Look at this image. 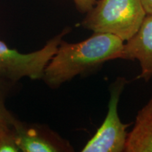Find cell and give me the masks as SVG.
<instances>
[{
    "mask_svg": "<svg viewBox=\"0 0 152 152\" xmlns=\"http://www.w3.org/2000/svg\"><path fill=\"white\" fill-rule=\"evenodd\" d=\"M124 42L109 33H94L77 43L62 39L45 68L43 81L50 88H58L77 75L96 69L110 60L118 59Z\"/></svg>",
    "mask_w": 152,
    "mask_h": 152,
    "instance_id": "cell-1",
    "label": "cell"
},
{
    "mask_svg": "<svg viewBox=\"0 0 152 152\" xmlns=\"http://www.w3.org/2000/svg\"><path fill=\"white\" fill-rule=\"evenodd\" d=\"M82 25L94 33H109L127 41L141 26L145 10L141 0H99Z\"/></svg>",
    "mask_w": 152,
    "mask_h": 152,
    "instance_id": "cell-2",
    "label": "cell"
},
{
    "mask_svg": "<svg viewBox=\"0 0 152 152\" xmlns=\"http://www.w3.org/2000/svg\"><path fill=\"white\" fill-rule=\"evenodd\" d=\"M69 31L68 28L64 29L47 41L42 48L28 54L10 48L0 40V78L14 84L24 77L42 78L47 65L56 53L63 37Z\"/></svg>",
    "mask_w": 152,
    "mask_h": 152,
    "instance_id": "cell-3",
    "label": "cell"
},
{
    "mask_svg": "<svg viewBox=\"0 0 152 152\" xmlns=\"http://www.w3.org/2000/svg\"><path fill=\"white\" fill-rule=\"evenodd\" d=\"M125 83V78L118 77L112 85L106 118L96 134L82 150L83 152L125 151L128 125L121 122L118 113V105Z\"/></svg>",
    "mask_w": 152,
    "mask_h": 152,
    "instance_id": "cell-4",
    "label": "cell"
},
{
    "mask_svg": "<svg viewBox=\"0 0 152 152\" xmlns=\"http://www.w3.org/2000/svg\"><path fill=\"white\" fill-rule=\"evenodd\" d=\"M17 146L23 152H60L72 151L70 144L48 127L28 123L17 117L13 121Z\"/></svg>",
    "mask_w": 152,
    "mask_h": 152,
    "instance_id": "cell-5",
    "label": "cell"
},
{
    "mask_svg": "<svg viewBox=\"0 0 152 152\" xmlns=\"http://www.w3.org/2000/svg\"><path fill=\"white\" fill-rule=\"evenodd\" d=\"M118 59L137 60L141 67L139 78L152 77V14H147L137 33L123 45Z\"/></svg>",
    "mask_w": 152,
    "mask_h": 152,
    "instance_id": "cell-6",
    "label": "cell"
},
{
    "mask_svg": "<svg viewBox=\"0 0 152 152\" xmlns=\"http://www.w3.org/2000/svg\"><path fill=\"white\" fill-rule=\"evenodd\" d=\"M125 151L152 152V96L137 113L134 127L127 137Z\"/></svg>",
    "mask_w": 152,
    "mask_h": 152,
    "instance_id": "cell-7",
    "label": "cell"
},
{
    "mask_svg": "<svg viewBox=\"0 0 152 152\" xmlns=\"http://www.w3.org/2000/svg\"><path fill=\"white\" fill-rule=\"evenodd\" d=\"M12 123L13 121L0 123V152H20L16 142Z\"/></svg>",
    "mask_w": 152,
    "mask_h": 152,
    "instance_id": "cell-8",
    "label": "cell"
},
{
    "mask_svg": "<svg viewBox=\"0 0 152 152\" xmlns=\"http://www.w3.org/2000/svg\"><path fill=\"white\" fill-rule=\"evenodd\" d=\"M14 83L0 78V123L12 122L16 117L7 109L6 101Z\"/></svg>",
    "mask_w": 152,
    "mask_h": 152,
    "instance_id": "cell-9",
    "label": "cell"
},
{
    "mask_svg": "<svg viewBox=\"0 0 152 152\" xmlns=\"http://www.w3.org/2000/svg\"><path fill=\"white\" fill-rule=\"evenodd\" d=\"M147 14H152V0H141Z\"/></svg>",
    "mask_w": 152,
    "mask_h": 152,
    "instance_id": "cell-10",
    "label": "cell"
},
{
    "mask_svg": "<svg viewBox=\"0 0 152 152\" xmlns=\"http://www.w3.org/2000/svg\"><path fill=\"white\" fill-rule=\"evenodd\" d=\"M74 1H76V2H78V1H81L82 0H73Z\"/></svg>",
    "mask_w": 152,
    "mask_h": 152,
    "instance_id": "cell-11",
    "label": "cell"
}]
</instances>
